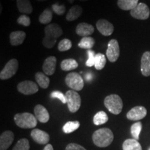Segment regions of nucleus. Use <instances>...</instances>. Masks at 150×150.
<instances>
[{"instance_id":"nucleus-1","label":"nucleus","mask_w":150,"mask_h":150,"mask_svg":"<svg viewBox=\"0 0 150 150\" xmlns=\"http://www.w3.org/2000/svg\"><path fill=\"white\" fill-rule=\"evenodd\" d=\"M45 35L42 40V45L46 48L51 49L55 45L57 39L63 34V30L57 24H48L45 28Z\"/></svg>"},{"instance_id":"nucleus-27","label":"nucleus","mask_w":150,"mask_h":150,"mask_svg":"<svg viewBox=\"0 0 150 150\" xmlns=\"http://www.w3.org/2000/svg\"><path fill=\"white\" fill-rule=\"evenodd\" d=\"M53 18V13L51 9L46 8L45 10L41 13V15L39 17V22L41 24H50Z\"/></svg>"},{"instance_id":"nucleus-21","label":"nucleus","mask_w":150,"mask_h":150,"mask_svg":"<svg viewBox=\"0 0 150 150\" xmlns=\"http://www.w3.org/2000/svg\"><path fill=\"white\" fill-rule=\"evenodd\" d=\"M18 11L25 15L31 14L33 12V7L29 0H17Z\"/></svg>"},{"instance_id":"nucleus-24","label":"nucleus","mask_w":150,"mask_h":150,"mask_svg":"<svg viewBox=\"0 0 150 150\" xmlns=\"http://www.w3.org/2000/svg\"><path fill=\"white\" fill-rule=\"evenodd\" d=\"M123 150H142L138 141L134 138H129L125 140L122 145Z\"/></svg>"},{"instance_id":"nucleus-7","label":"nucleus","mask_w":150,"mask_h":150,"mask_svg":"<svg viewBox=\"0 0 150 150\" xmlns=\"http://www.w3.org/2000/svg\"><path fill=\"white\" fill-rule=\"evenodd\" d=\"M18 68L19 63L18 60L16 59H11L0 72V79L1 80H6L11 78L16 74Z\"/></svg>"},{"instance_id":"nucleus-32","label":"nucleus","mask_w":150,"mask_h":150,"mask_svg":"<svg viewBox=\"0 0 150 150\" xmlns=\"http://www.w3.org/2000/svg\"><path fill=\"white\" fill-rule=\"evenodd\" d=\"M29 141L26 138H22L18 140L14 146L13 150H29Z\"/></svg>"},{"instance_id":"nucleus-41","label":"nucleus","mask_w":150,"mask_h":150,"mask_svg":"<svg viewBox=\"0 0 150 150\" xmlns=\"http://www.w3.org/2000/svg\"><path fill=\"white\" fill-rule=\"evenodd\" d=\"M79 1H88V0H79Z\"/></svg>"},{"instance_id":"nucleus-37","label":"nucleus","mask_w":150,"mask_h":150,"mask_svg":"<svg viewBox=\"0 0 150 150\" xmlns=\"http://www.w3.org/2000/svg\"><path fill=\"white\" fill-rule=\"evenodd\" d=\"M52 9L55 13L59 16H62L63 14L65 13V6L64 5H59L57 4L52 5Z\"/></svg>"},{"instance_id":"nucleus-15","label":"nucleus","mask_w":150,"mask_h":150,"mask_svg":"<svg viewBox=\"0 0 150 150\" xmlns=\"http://www.w3.org/2000/svg\"><path fill=\"white\" fill-rule=\"evenodd\" d=\"M14 140V134L11 131H6L0 136V150H6Z\"/></svg>"},{"instance_id":"nucleus-29","label":"nucleus","mask_w":150,"mask_h":150,"mask_svg":"<svg viewBox=\"0 0 150 150\" xmlns=\"http://www.w3.org/2000/svg\"><path fill=\"white\" fill-rule=\"evenodd\" d=\"M106 63V56L102 53L96 54L95 56V69L97 70H101L105 67Z\"/></svg>"},{"instance_id":"nucleus-11","label":"nucleus","mask_w":150,"mask_h":150,"mask_svg":"<svg viewBox=\"0 0 150 150\" xmlns=\"http://www.w3.org/2000/svg\"><path fill=\"white\" fill-rule=\"evenodd\" d=\"M147 109L142 106H135L129 110L127 114V119L129 120L137 121L143 119L147 115Z\"/></svg>"},{"instance_id":"nucleus-33","label":"nucleus","mask_w":150,"mask_h":150,"mask_svg":"<svg viewBox=\"0 0 150 150\" xmlns=\"http://www.w3.org/2000/svg\"><path fill=\"white\" fill-rule=\"evenodd\" d=\"M72 42L69 39L65 38L60 41L58 45V50L60 52H65L67 50H70L72 47Z\"/></svg>"},{"instance_id":"nucleus-17","label":"nucleus","mask_w":150,"mask_h":150,"mask_svg":"<svg viewBox=\"0 0 150 150\" xmlns=\"http://www.w3.org/2000/svg\"><path fill=\"white\" fill-rule=\"evenodd\" d=\"M95 31V28L91 24L81 22L76 26V34L81 37H88L93 34Z\"/></svg>"},{"instance_id":"nucleus-34","label":"nucleus","mask_w":150,"mask_h":150,"mask_svg":"<svg viewBox=\"0 0 150 150\" xmlns=\"http://www.w3.org/2000/svg\"><path fill=\"white\" fill-rule=\"evenodd\" d=\"M88 54V58L87 61H86V65L88 67H93L95 65V56H96V54L95 52L93 51L92 50H88L87 51Z\"/></svg>"},{"instance_id":"nucleus-22","label":"nucleus","mask_w":150,"mask_h":150,"mask_svg":"<svg viewBox=\"0 0 150 150\" xmlns=\"http://www.w3.org/2000/svg\"><path fill=\"white\" fill-rule=\"evenodd\" d=\"M138 4V0H117V6L123 11L133 10Z\"/></svg>"},{"instance_id":"nucleus-43","label":"nucleus","mask_w":150,"mask_h":150,"mask_svg":"<svg viewBox=\"0 0 150 150\" xmlns=\"http://www.w3.org/2000/svg\"><path fill=\"white\" fill-rule=\"evenodd\" d=\"M148 150H150V147H149V149H148Z\"/></svg>"},{"instance_id":"nucleus-3","label":"nucleus","mask_w":150,"mask_h":150,"mask_svg":"<svg viewBox=\"0 0 150 150\" xmlns=\"http://www.w3.org/2000/svg\"><path fill=\"white\" fill-rule=\"evenodd\" d=\"M37 120L35 115L29 112L17 113L14 116V121L16 125L22 129H32L36 127Z\"/></svg>"},{"instance_id":"nucleus-5","label":"nucleus","mask_w":150,"mask_h":150,"mask_svg":"<svg viewBox=\"0 0 150 150\" xmlns=\"http://www.w3.org/2000/svg\"><path fill=\"white\" fill-rule=\"evenodd\" d=\"M65 83L75 91H80L83 88L84 81L81 76L76 72H70L65 77Z\"/></svg>"},{"instance_id":"nucleus-20","label":"nucleus","mask_w":150,"mask_h":150,"mask_svg":"<svg viewBox=\"0 0 150 150\" xmlns=\"http://www.w3.org/2000/svg\"><path fill=\"white\" fill-rule=\"evenodd\" d=\"M82 12H83V8L80 6H73L67 12V14L66 15V20L69 22L74 21L81 16Z\"/></svg>"},{"instance_id":"nucleus-31","label":"nucleus","mask_w":150,"mask_h":150,"mask_svg":"<svg viewBox=\"0 0 150 150\" xmlns=\"http://www.w3.org/2000/svg\"><path fill=\"white\" fill-rule=\"evenodd\" d=\"M142 123L140 122H137L133 124L132 126L131 127V136L134 139L138 140L139 139V136L142 130Z\"/></svg>"},{"instance_id":"nucleus-40","label":"nucleus","mask_w":150,"mask_h":150,"mask_svg":"<svg viewBox=\"0 0 150 150\" xmlns=\"http://www.w3.org/2000/svg\"><path fill=\"white\" fill-rule=\"evenodd\" d=\"M67 1H68L70 4H72L74 1V0H67Z\"/></svg>"},{"instance_id":"nucleus-26","label":"nucleus","mask_w":150,"mask_h":150,"mask_svg":"<svg viewBox=\"0 0 150 150\" xmlns=\"http://www.w3.org/2000/svg\"><path fill=\"white\" fill-rule=\"evenodd\" d=\"M95 40L93 38L88 36V37H83L79 42L78 46L81 49H86V50H91V48L93 47L95 45Z\"/></svg>"},{"instance_id":"nucleus-39","label":"nucleus","mask_w":150,"mask_h":150,"mask_svg":"<svg viewBox=\"0 0 150 150\" xmlns=\"http://www.w3.org/2000/svg\"><path fill=\"white\" fill-rule=\"evenodd\" d=\"M43 150H54V148L52 147V145H50V144H47V145L45 147Z\"/></svg>"},{"instance_id":"nucleus-23","label":"nucleus","mask_w":150,"mask_h":150,"mask_svg":"<svg viewBox=\"0 0 150 150\" xmlns=\"http://www.w3.org/2000/svg\"><path fill=\"white\" fill-rule=\"evenodd\" d=\"M35 79L39 86L43 89L47 88L49 86H50V78L45 73L38 72L35 74Z\"/></svg>"},{"instance_id":"nucleus-38","label":"nucleus","mask_w":150,"mask_h":150,"mask_svg":"<svg viewBox=\"0 0 150 150\" xmlns=\"http://www.w3.org/2000/svg\"><path fill=\"white\" fill-rule=\"evenodd\" d=\"M65 150H86L81 145L76 143H70L67 145Z\"/></svg>"},{"instance_id":"nucleus-2","label":"nucleus","mask_w":150,"mask_h":150,"mask_svg":"<svg viewBox=\"0 0 150 150\" xmlns=\"http://www.w3.org/2000/svg\"><path fill=\"white\" fill-rule=\"evenodd\" d=\"M114 136L108 128H102L95 131L93 135L94 144L99 147H106L112 143Z\"/></svg>"},{"instance_id":"nucleus-14","label":"nucleus","mask_w":150,"mask_h":150,"mask_svg":"<svg viewBox=\"0 0 150 150\" xmlns=\"http://www.w3.org/2000/svg\"><path fill=\"white\" fill-rule=\"evenodd\" d=\"M57 59L55 56H49L45 60L42 65V70L47 76L53 75L56 71Z\"/></svg>"},{"instance_id":"nucleus-42","label":"nucleus","mask_w":150,"mask_h":150,"mask_svg":"<svg viewBox=\"0 0 150 150\" xmlns=\"http://www.w3.org/2000/svg\"><path fill=\"white\" fill-rule=\"evenodd\" d=\"M38 1H46V0H38Z\"/></svg>"},{"instance_id":"nucleus-9","label":"nucleus","mask_w":150,"mask_h":150,"mask_svg":"<svg viewBox=\"0 0 150 150\" xmlns=\"http://www.w3.org/2000/svg\"><path fill=\"white\" fill-rule=\"evenodd\" d=\"M120 47L119 43L115 39H112L108 44V47L106 50V56L108 61L111 63L117 61L120 56Z\"/></svg>"},{"instance_id":"nucleus-8","label":"nucleus","mask_w":150,"mask_h":150,"mask_svg":"<svg viewBox=\"0 0 150 150\" xmlns=\"http://www.w3.org/2000/svg\"><path fill=\"white\" fill-rule=\"evenodd\" d=\"M131 16L137 20H145L149 18L150 11L147 5L144 3H139L130 12Z\"/></svg>"},{"instance_id":"nucleus-30","label":"nucleus","mask_w":150,"mask_h":150,"mask_svg":"<svg viewBox=\"0 0 150 150\" xmlns=\"http://www.w3.org/2000/svg\"><path fill=\"white\" fill-rule=\"evenodd\" d=\"M80 123L79 121H69L64 125L63 130L65 134H71L79 129Z\"/></svg>"},{"instance_id":"nucleus-16","label":"nucleus","mask_w":150,"mask_h":150,"mask_svg":"<svg viewBox=\"0 0 150 150\" xmlns=\"http://www.w3.org/2000/svg\"><path fill=\"white\" fill-rule=\"evenodd\" d=\"M34 114L36 119L41 123L47 122L50 120V114L48 110L42 105L38 104L35 106Z\"/></svg>"},{"instance_id":"nucleus-10","label":"nucleus","mask_w":150,"mask_h":150,"mask_svg":"<svg viewBox=\"0 0 150 150\" xmlns=\"http://www.w3.org/2000/svg\"><path fill=\"white\" fill-rule=\"evenodd\" d=\"M18 91L26 95H33L38 91V86L31 81H24L18 85Z\"/></svg>"},{"instance_id":"nucleus-35","label":"nucleus","mask_w":150,"mask_h":150,"mask_svg":"<svg viewBox=\"0 0 150 150\" xmlns=\"http://www.w3.org/2000/svg\"><path fill=\"white\" fill-rule=\"evenodd\" d=\"M50 97L53 99H59L63 104H67L66 96H65V95H64L63 93H61V92L58 91H53L51 93V95H50Z\"/></svg>"},{"instance_id":"nucleus-4","label":"nucleus","mask_w":150,"mask_h":150,"mask_svg":"<svg viewBox=\"0 0 150 150\" xmlns=\"http://www.w3.org/2000/svg\"><path fill=\"white\" fill-rule=\"evenodd\" d=\"M104 106L111 113L118 115L122 110L123 102L119 95L116 94H111L104 99Z\"/></svg>"},{"instance_id":"nucleus-28","label":"nucleus","mask_w":150,"mask_h":150,"mask_svg":"<svg viewBox=\"0 0 150 150\" xmlns=\"http://www.w3.org/2000/svg\"><path fill=\"white\" fill-rule=\"evenodd\" d=\"M108 120V117L107 114L104 111H99L95 114L93 117V123L95 125L98 126V125H103L107 122Z\"/></svg>"},{"instance_id":"nucleus-19","label":"nucleus","mask_w":150,"mask_h":150,"mask_svg":"<svg viewBox=\"0 0 150 150\" xmlns=\"http://www.w3.org/2000/svg\"><path fill=\"white\" fill-rule=\"evenodd\" d=\"M25 38L26 33L22 31H13L10 34V42L13 46H18L22 45Z\"/></svg>"},{"instance_id":"nucleus-25","label":"nucleus","mask_w":150,"mask_h":150,"mask_svg":"<svg viewBox=\"0 0 150 150\" xmlns=\"http://www.w3.org/2000/svg\"><path fill=\"white\" fill-rule=\"evenodd\" d=\"M78 65V63L75 59H67L61 62V68L63 71H70L77 68Z\"/></svg>"},{"instance_id":"nucleus-36","label":"nucleus","mask_w":150,"mask_h":150,"mask_svg":"<svg viewBox=\"0 0 150 150\" xmlns=\"http://www.w3.org/2000/svg\"><path fill=\"white\" fill-rule=\"evenodd\" d=\"M18 23L19 24H21V25L24 26V27H29L31 24V20L30 18L27 15H22L18 18L17 20Z\"/></svg>"},{"instance_id":"nucleus-12","label":"nucleus","mask_w":150,"mask_h":150,"mask_svg":"<svg viewBox=\"0 0 150 150\" xmlns=\"http://www.w3.org/2000/svg\"><path fill=\"white\" fill-rule=\"evenodd\" d=\"M96 27L100 33L104 36H109L114 31V26L105 19L99 20L96 23Z\"/></svg>"},{"instance_id":"nucleus-13","label":"nucleus","mask_w":150,"mask_h":150,"mask_svg":"<svg viewBox=\"0 0 150 150\" xmlns=\"http://www.w3.org/2000/svg\"><path fill=\"white\" fill-rule=\"evenodd\" d=\"M31 136L35 142L40 145H45L50 141V135L38 129H33L31 132Z\"/></svg>"},{"instance_id":"nucleus-6","label":"nucleus","mask_w":150,"mask_h":150,"mask_svg":"<svg viewBox=\"0 0 150 150\" xmlns=\"http://www.w3.org/2000/svg\"><path fill=\"white\" fill-rule=\"evenodd\" d=\"M65 96L67 99V104L69 110L71 112H76L79 110L81 104V99L79 94L76 91L70 90L66 92Z\"/></svg>"},{"instance_id":"nucleus-18","label":"nucleus","mask_w":150,"mask_h":150,"mask_svg":"<svg viewBox=\"0 0 150 150\" xmlns=\"http://www.w3.org/2000/svg\"><path fill=\"white\" fill-rule=\"evenodd\" d=\"M140 69L143 76H150V52H146L142 55Z\"/></svg>"}]
</instances>
